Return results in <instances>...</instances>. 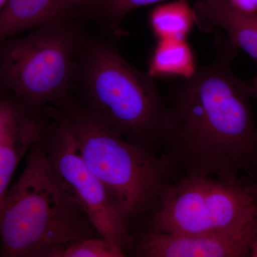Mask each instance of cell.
<instances>
[{
  "label": "cell",
  "instance_id": "obj_1",
  "mask_svg": "<svg viewBox=\"0 0 257 257\" xmlns=\"http://www.w3.org/2000/svg\"><path fill=\"white\" fill-rule=\"evenodd\" d=\"M217 42L215 60L182 79L167 101L162 155L185 175L237 182L242 172L257 168L252 91L231 69L239 49L227 38Z\"/></svg>",
  "mask_w": 257,
  "mask_h": 257
},
{
  "label": "cell",
  "instance_id": "obj_2",
  "mask_svg": "<svg viewBox=\"0 0 257 257\" xmlns=\"http://www.w3.org/2000/svg\"><path fill=\"white\" fill-rule=\"evenodd\" d=\"M113 39L87 35L74 91L115 133L156 153L168 128L167 101L152 77L125 60Z\"/></svg>",
  "mask_w": 257,
  "mask_h": 257
},
{
  "label": "cell",
  "instance_id": "obj_3",
  "mask_svg": "<svg viewBox=\"0 0 257 257\" xmlns=\"http://www.w3.org/2000/svg\"><path fill=\"white\" fill-rule=\"evenodd\" d=\"M98 236L92 223L61 187L40 136L5 197L0 214L2 254L62 257L71 243Z\"/></svg>",
  "mask_w": 257,
  "mask_h": 257
},
{
  "label": "cell",
  "instance_id": "obj_4",
  "mask_svg": "<svg viewBox=\"0 0 257 257\" xmlns=\"http://www.w3.org/2000/svg\"><path fill=\"white\" fill-rule=\"evenodd\" d=\"M55 107L68 121L86 164L123 219L128 224L155 209L171 183L175 167L170 161L125 140L71 96Z\"/></svg>",
  "mask_w": 257,
  "mask_h": 257
},
{
  "label": "cell",
  "instance_id": "obj_5",
  "mask_svg": "<svg viewBox=\"0 0 257 257\" xmlns=\"http://www.w3.org/2000/svg\"><path fill=\"white\" fill-rule=\"evenodd\" d=\"M76 20H52L0 44V84L32 116L42 118L73 92L88 34Z\"/></svg>",
  "mask_w": 257,
  "mask_h": 257
},
{
  "label": "cell",
  "instance_id": "obj_6",
  "mask_svg": "<svg viewBox=\"0 0 257 257\" xmlns=\"http://www.w3.org/2000/svg\"><path fill=\"white\" fill-rule=\"evenodd\" d=\"M150 231L197 234L239 229L257 221V184L185 175L169 184L155 207Z\"/></svg>",
  "mask_w": 257,
  "mask_h": 257
},
{
  "label": "cell",
  "instance_id": "obj_7",
  "mask_svg": "<svg viewBox=\"0 0 257 257\" xmlns=\"http://www.w3.org/2000/svg\"><path fill=\"white\" fill-rule=\"evenodd\" d=\"M45 111L52 118V122L46 124L43 120L40 138L59 183L69 199L86 214L99 236L124 251L134 243L127 223L86 164L65 116L55 106H50Z\"/></svg>",
  "mask_w": 257,
  "mask_h": 257
},
{
  "label": "cell",
  "instance_id": "obj_8",
  "mask_svg": "<svg viewBox=\"0 0 257 257\" xmlns=\"http://www.w3.org/2000/svg\"><path fill=\"white\" fill-rule=\"evenodd\" d=\"M257 236V221L239 229L197 234H170L150 231L135 246L143 257L249 256Z\"/></svg>",
  "mask_w": 257,
  "mask_h": 257
},
{
  "label": "cell",
  "instance_id": "obj_9",
  "mask_svg": "<svg viewBox=\"0 0 257 257\" xmlns=\"http://www.w3.org/2000/svg\"><path fill=\"white\" fill-rule=\"evenodd\" d=\"M42 122L43 117L32 116L14 99H0V214L10 180L40 138Z\"/></svg>",
  "mask_w": 257,
  "mask_h": 257
},
{
  "label": "cell",
  "instance_id": "obj_10",
  "mask_svg": "<svg viewBox=\"0 0 257 257\" xmlns=\"http://www.w3.org/2000/svg\"><path fill=\"white\" fill-rule=\"evenodd\" d=\"M193 10L199 28L222 30L235 47L257 64V12L243 11L229 0H199Z\"/></svg>",
  "mask_w": 257,
  "mask_h": 257
},
{
  "label": "cell",
  "instance_id": "obj_11",
  "mask_svg": "<svg viewBox=\"0 0 257 257\" xmlns=\"http://www.w3.org/2000/svg\"><path fill=\"white\" fill-rule=\"evenodd\" d=\"M57 0H8L0 11V44L52 20Z\"/></svg>",
  "mask_w": 257,
  "mask_h": 257
},
{
  "label": "cell",
  "instance_id": "obj_12",
  "mask_svg": "<svg viewBox=\"0 0 257 257\" xmlns=\"http://www.w3.org/2000/svg\"><path fill=\"white\" fill-rule=\"evenodd\" d=\"M198 67L186 39L159 40L150 55L147 73L157 77L189 78Z\"/></svg>",
  "mask_w": 257,
  "mask_h": 257
},
{
  "label": "cell",
  "instance_id": "obj_13",
  "mask_svg": "<svg viewBox=\"0 0 257 257\" xmlns=\"http://www.w3.org/2000/svg\"><path fill=\"white\" fill-rule=\"evenodd\" d=\"M149 25L157 40L186 39L195 24L194 10L187 0L158 5L150 11Z\"/></svg>",
  "mask_w": 257,
  "mask_h": 257
},
{
  "label": "cell",
  "instance_id": "obj_14",
  "mask_svg": "<svg viewBox=\"0 0 257 257\" xmlns=\"http://www.w3.org/2000/svg\"><path fill=\"white\" fill-rule=\"evenodd\" d=\"M165 0H93L86 20H92L106 36L119 38L126 35L121 28L125 17L143 7Z\"/></svg>",
  "mask_w": 257,
  "mask_h": 257
},
{
  "label": "cell",
  "instance_id": "obj_15",
  "mask_svg": "<svg viewBox=\"0 0 257 257\" xmlns=\"http://www.w3.org/2000/svg\"><path fill=\"white\" fill-rule=\"evenodd\" d=\"M125 253L104 238H87L76 241L64 248L62 257H122Z\"/></svg>",
  "mask_w": 257,
  "mask_h": 257
},
{
  "label": "cell",
  "instance_id": "obj_16",
  "mask_svg": "<svg viewBox=\"0 0 257 257\" xmlns=\"http://www.w3.org/2000/svg\"><path fill=\"white\" fill-rule=\"evenodd\" d=\"M92 2L93 0H57L50 21L76 20L84 22Z\"/></svg>",
  "mask_w": 257,
  "mask_h": 257
},
{
  "label": "cell",
  "instance_id": "obj_17",
  "mask_svg": "<svg viewBox=\"0 0 257 257\" xmlns=\"http://www.w3.org/2000/svg\"><path fill=\"white\" fill-rule=\"evenodd\" d=\"M231 4L243 11L257 12V0H229Z\"/></svg>",
  "mask_w": 257,
  "mask_h": 257
},
{
  "label": "cell",
  "instance_id": "obj_18",
  "mask_svg": "<svg viewBox=\"0 0 257 257\" xmlns=\"http://www.w3.org/2000/svg\"><path fill=\"white\" fill-rule=\"evenodd\" d=\"M251 91H252V95L256 98L257 100V72L256 76L253 79V82L251 84Z\"/></svg>",
  "mask_w": 257,
  "mask_h": 257
},
{
  "label": "cell",
  "instance_id": "obj_19",
  "mask_svg": "<svg viewBox=\"0 0 257 257\" xmlns=\"http://www.w3.org/2000/svg\"><path fill=\"white\" fill-rule=\"evenodd\" d=\"M249 256L257 257V236L256 239H255L254 242L253 243Z\"/></svg>",
  "mask_w": 257,
  "mask_h": 257
},
{
  "label": "cell",
  "instance_id": "obj_20",
  "mask_svg": "<svg viewBox=\"0 0 257 257\" xmlns=\"http://www.w3.org/2000/svg\"><path fill=\"white\" fill-rule=\"evenodd\" d=\"M8 1V0H0V11L4 8L5 4H6Z\"/></svg>",
  "mask_w": 257,
  "mask_h": 257
},
{
  "label": "cell",
  "instance_id": "obj_21",
  "mask_svg": "<svg viewBox=\"0 0 257 257\" xmlns=\"http://www.w3.org/2000/svg\"><path fill=\"white\" fill-rule=\"evenodd\" d=\"M257 184V183H256Z\"/></svg>",
  "mask_w": 257,
  "mask_h": 257
}]
</instances>
